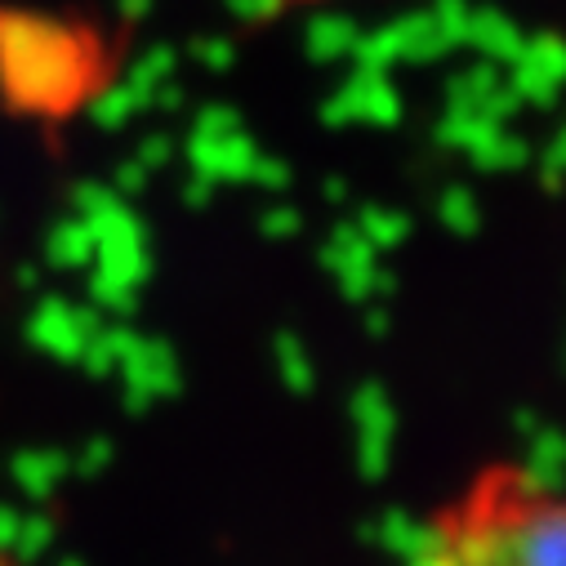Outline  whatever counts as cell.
<instances>
[{"instance_id": "2", "label": "cell", "mask_w": 566, "mask_h": 566, "mask_svg": "<svg viewBox=\"0 0 566 566\" xmlns=\"http://www.w3.org/2000/svg\"><path fill=\"white\" fill-rule=\"evenodd\" d=\"M116 50L90 19L0 6V103L14 116L63 125L112 94Z\"/></svg>"}, {"instance_id": "3", "label": "cell", "mask_w": 566, "mask_h": 566, "mask_svg": "<svg viewBox=\"0 0 566 566\" xmlns=\"http://www.w3.org/2000/svg\"><path fill=\"white\" fill-rule=\"evenodd\" d=\"M0 566H14V562H10V557H6V553H0Z\"/></svg>"}, {"instance_id": "1", "label": "cell", "mask_w": 566, "mask_h": 566, "mask_svg": "<svg viewBox=\"0 0 566 566\" xmlns=\"http://www.w3.org/2000/svg\"><path fill=\"white\" fill-rule=\"evenodd\" d=\"M415 566H566V482L526 464L482 469L419 531Z\"/></svg>"}]
</instances>
